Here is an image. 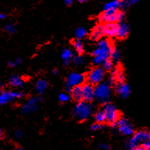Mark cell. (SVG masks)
Masks as SVG:
<instances>
[{
  "mask_svg": "<svg viewBox=\"0 0 150 150\" xmlns=\"http://www.w3.org/2000/svg\"><path fill=\"white\" fill-rule=\"evenodd\" d=\"M117 27H118V23H105L103 25L104 35L109 38L116 37Z\"/></svg>",
  "mask_w": 150,
  "mask_h": 150,
  "instance_id": "5bb4252c",
  "label": "cell"
},
{
  "mask_svg": "<svg viewBox=\"0 0 150 150\" xmlns=\"http://www.w3.org/2000/svg\"><path fill=\"white\" fill-rule=\"evenodd\" d=\"M58 69H54L53 71H52V74L56 75V74H58Z\"/></svg>",
  "mask_w": 150,
  "mask_h": 150,
  "instance_id": "74e56055",
  "label": "cell"
},
{
  "mask_svg": "<svg viewBox=\"0 0 150 150\" xmlns=\"http://www.w3.org/2000/svg\"><path fill=\"white\" fill-rule=\"evenodd\" d=\"M98 148L100 149H103V150H108L110 149V146H108V144H104V143H101L98 146Z\"/></svg>",
  "mask_w": 150,
  "mask_h": 150,
  "instance_id": "836d02e7",
  "label": "cell"
},
{
  "mask_svg": "<svg viewBox=\"0 0 150 150\" xmlns=\"http://www.w3.org/2000/svg\"><path fill=\"white\" fill-rule=\"evenodd\" d=\"M103 35H104V33H103V25L99 24L93 27V29L92 30V32H91V38L93 40H99L103 38Z\"/></svg>",
  "mask_w": 150,
  "mask_h": 150,
  "instance_id": "ac0fdd59",
  "label": "cell"
},
{
  "mask_svg": "<svg viewBox=\"0 0 150 150\" xmlns=\"http://www.w3.org/2000/svg\"><path fill=\"white\" fill-rule=\"evenodd\" d=\"M47 86H48V84H47V81L45 79H39V80L37 82L36 86H35V89H36L37 92L39 94H43L46 91Z\"/></svg>",
  "mask_w": 150,
  "mask_h": 150,
  "instance_id": "ffe728a7",
  "label": "cell"
},
{
  "mask_svg": "<svg viewBox=\"0 0 150 150\" xmlns=\"http://www.w3.org/2000/svg\"><path fill=\"white\" fill-rule=\"evenodd\" d=\"M23 136V133L22 132H21V130H17L16 131V132H15V138L16 139H20L21 137Z\"/></svg>",
  "mask_w": 150,
  "mask_h": 150,
  "instance_id": "e575fe53",
  "label": "cell"
},
{
  "mask_svg": "<svg viewBox=\"0 0 150 150\" xmlns=\"http://www.w3.org/2000/svg\"><path fill=\"white\" fill-rule=\"evenodd\" d=\"M124 1H126V0H124Z\"/></svg>",
  "mask_w": 150,
  "mask_h": 150,
  "instance_id": "b9f144b4",
  "label": "cell"
},
{
  "mask_svg": "<svg viewBox=\"0 0 150 150\" xmlns=\"http://www.w3.org/2000/svg\"><path fill=\"white\" fill-rule=\"evenodd\" d=\"M38 100L36 98H30L27 103H24L21 108L22 113L25 114H30L35 112L38 110Z\"/></svg>",
  "mask_w": 150,
  "mask_h": 150,
  "instance_id": "4fadbf2b",
  "label": "cell"
},
{
  "mask_svg": "<svg viewBox=\"0 0 150 150\" xmlns=\"http://www.w3.org/2000/svg\"><path fill=\"white\" fill-rule=\"evenodd\" d=\"M20 63H21V59L18 58L14 61H10L9 62V65L10 67H16L18 65H20Z\"/></svg>",
  "mask_w": 150,
  "mask_h": 150,
  "instance_id": "1f68e13d",
  "label": "cell"
},
{
  "mask_svg": "<svg viewBox=\"0 0 150 150\" xmlns=\"http://www.w3.org/2000/svg\"><path fill=\"white\" fill-rule=\"evenodd\" d=\"M121 74H123V71H122V69H121V66H116V67L113 68L111 69V76H114L116 79Z\"/></svg>",
  "mask_w": 150,
  "mask_h": 150,
  "instance_id": "4316f807",
  "label": "cell"
},
{
  "mask_svg": "<svg viewBox=\"0 0 150 150\" xmlns=\"http://www.w3.org/2000/svg\"><path fill=\"white\" fill-rule=\"evenodd\" d=\"M125 15L123 10H117V11H103L99 16V20L100 22L105 23H121L125 20Z\"/></svg>",
  "mask_w": 150,
  "mask_h": 150,
  "instance_id": "5b68a950",
  "label": "cell"
},
{
  "mask_svg": "<svg viewBox=\"0 0 150 150\" xmlns=\"http://www.w3.org/2000/svg\"><path fill=\"white\" fill-rule=\"evenodd\" d=\"M94 93H95V98L99 102L102 103H108L111 95L110 84L103 82L96 84V86H94Z\"/></svg>",
  "mask_w": 150,
  "mask_h": 150,
  "instance_id": "277c9868",
  "label": "cell"
},
{
  "mask_svg": "<svg viewBox=\"0 0 150 150\" xmlns=\"http://www.w3.org/2000/svg\"><path fill=\"white\" fill-rule=\"evenodd\" d=\"M24 96L23 92L15 91H2L0 93V106L4 105L17 98H21Z\"/></svg>",
  "mask_w": 150,
  "mask_h": 150,
  "instance_id": "30bf717a",
  "label": "cell"
},
{
  "mask_svg": "<svg viewBox=\"0 0 150 150\" xmlns=\"http://www.w3.org/2000/svg\"><path fill=\"white\" fill-rule=\"evenodd\" d=\"M115 92L121 98L127 99L131 95V87L128 83L125 82L117 83L115 85Z\"/></svg>",
  "mask_w": 150,
  "mask_h": 150,
  "instance_id": "8fae6325",
  "label": "cell"
},
{
  "mask_svg": "<svg viewBox=\"0 0 150 150\" xmlns=\"http://www.w3.org/2000/svg\"><path fill=\"white\" fill-rule=\"evenodd\" d=\"M129 32H130V27L127 23H118L116 38H117L118 39H125L128 37Z\"/></svg>",
  "mask_w": 150,
  "mask_h": 150,
  "instance_id": "2e32d148",
  "label": "cell"
},
{
  "mask_svg": "<svg viewBox=\"0 0 150 150\" xmlns=\"http://www.w3.org/2000/svg\"><path fill=\"white\" fill-rule=\"evenodd\" d=\"M58 100H59L61 102L65 103V102H67V101L69 100V96L67 93H62L59 94V96H58Z\"/></svg>",
  "mask_w": 150,
  "mask_h": 150,
  "instance_id": "4dcf8cb0",
  "label": "cell"
},
{
  "mask_svg": "<svg viewBox=\"0 0 150 150\" xmlns=\"http://www.w3.org/2000/svg\"><path fill=\"white\" fill-rule=\"evenodd\" d=\"M79 2H81V3H83V2H87V1H89V0H77Z\"/></svg>",
  "mask_w": 150,
  "mask_h": 150,
  "instance_id": "f35d334b",
  "label": "cell"
},
{
  "mask_svg": "<svg viewBox=\"0 0 150 150\" xmlns=\"http://www.w3.org/2000/svg\"><path fill=\"white\" fill-rule=\"evenodd\" d=\"M110 58L113 61V62H118L121 60V53L116 47H112L110 52Z\"/></svg>",
  "mask_w": 150,
  "mask_h": 150,
  "instance_id": "7402d4cb",
  "label": "cell"
},
{
  "mask_svg": "<svg viewBox=\"0 0 150 150\" xmlns=\"http://www.w3.org/2000/svg\"><path fill=\"white\" fill-rule=\"evenodd\" d=\"M93 111V106L90 104V102L79 101L75 106L72 110V114L77 120L80 121H84L87 120L92 114Z\"/></svg>",
  "mask_w": 150,
  "mask_h": 150,
  "instance_id": "3957f363",
  "label": "cell"
},
{
  "mask_svg": "<svg viewBox=\"0 0 150 150\" xmlns=\"http://www.w3.org/2000/svg\"><path fill=\"white\" fill-rule=\"evenodd\" d=\"M3 29L6 32L9 33V34H14L15 32L16 31V28L15 27V25L13 24V23H8V24H6L3 27Z\"/></svg>",
  "mask_w": 150,
  "mask_h": 150,
  "instance_id": "83f0119b",
  "label": "cell"
},
{
  "mask_svg": "<svg viewBox=\"0 0 150 150\" xmlns=\"http://www.w3.org/2000/svg\"><path fill=\"white\" fill-rule=\"evenodd\" d=\"M117 127L119 132L125 136H131L134 133V128L128 119L121 117L117 121Z\"/></svg>",
  "mask_w": 150,
  "mask_h": 150,
  "instance_id": "ba28073f",
  "label": "cell"
},
{
  "mask_svg": "<svg viewBox=\"0 0 150 150\" xmlns=\"http://www.w3.org/2000/svg\"><path fill=\"white\" fill-rule=\"evenodd\" d=\"M141 146L142 147L143 150H150V140L143 142L141 145Z\"/></svg>",
  "mask_w": 150,
  "mask_h": 150,
  "instance_id": "d6a6232c",
  "label": "cell"
},
{
  "mask_svg": "<svg viewBox=\"0 0 150 150\" xmlns=\"http://www.w3.org/2000/svg\"><path fill=\"white\" fill-rule=\"evenodd\" d=\"M2 136H3V132H2V129H0V139H2Z\"/></svg>",
  "mask_w": 150,
  "mask_h": 150,
  "instance_id": "ab89813d",
  "label": "cell"
},
{
  "mask_svg": "<svg viewBox=\"0 0 150 150\" xmlns=\"http://www.w3.org/2000/svg\"><path fill=\"white\" fill-rule=\"evenodd\" d=\"M72 97L74 99L76 102L83 100V89H82V85L76 86L72 87L70 90Z\"/></svg>",
  "mask_w": 150,
  "mask_h": 150,
  "instance_id": "e0dca14e",
  "label": "cell"
},
{
  "mask_svg": "<svg viewBox=\"0 0 150 150\" xmlns=\"http://www.w3.org/2000/svg\"><path fill=\"white\" fill-rule=\"evenodd\" d=\"M87 34V30L85 27H78L75 31V36L77 39H82L85 38Z\"/></svg>",
  "mask_w": 150,
  "mask_h": 150,
  "instance_id": "cb8c5ba5",
  "label": "cell"
},
{
  "mask_svg": "<svg viewBox=\"0 0 150 150\" xmlns=\"http://www.w3.org/2000/svg\"><path fill=\"white\" fill-rule=\"evenodd\" d=\"M72 46L74 47L75 51H76L77 54H82L83 52H84V45H83V42L80 40V39H77L76 38V40H73Z\"/></svg>",
  "mask_w": 150,
  "mask_h": 150,
  "instance_id": "603a6c76",
  "label": "cell"
},
{
  "mask_svg": "<svg viewBox=\"0 0 150 150\" xmlns=\"http://www.w3.org/2000/svg\"><path fill=\"white\" fill-rule=\"evenodd\" d=\"M94 119L96 122H98V123H103L104 121H106V116L103 110H102L96 112L94 115Z\"/></svg>",
  "mask_w": 150,
  "mask_h": 150,
  "instance_id": "d4e9b609",
  "label": "cell"
},
{
  "mask_svg": "<svg viewBox=\"0 0 150 150\" xmlns=\"http://www.w3.org/2000/svg\"><path fill=\"white\" fill-rule=\"evenodd\" d=\"M123 0H112L104 4L103 8V11H117L123 9Z\"/></svg>",
  "mask_w": 150,
  "mask_h": 150,
  "instance_id": "9a60e30c",
  "label": "cell"
},
{
  "mask_svg": "<svg viewBox=\"0 0 150 150\" xmlns=\"http://www.w3.org/2000/svg\"><path fill=\"white\" fill-rule=\"evenodd\" d=\"M102 68L104 71H111L114 68V62L110 58L106 59L103 63H102Z\"/></svg>",
  "mask_w": 150,
  "mask_h": 150,
  "instance_id": "484cf974",
  "label": "cell"
},
{
  "mask_svg": "<svg viewBox=\"0 0 150 150\" xmlns=\"http://www.w3.org/2000/svg\"><path fill=\"white\" fill-rule=\"evenodd\" d=\"M61 56H62V58L64 65H65V66H68V65L70 64V60H71V59H72V57H73V53H72V50L71 49H69V48H65V49L62 50Z\"/></svg>",
  "mask_w": 150,
  "mask_h": 150,
  "instance_id": "d6986e66",
  "label": "cell"
},
{
  "mask_svg": "<svg viewBox=\"0 0 150 150\" xmlns=\"http://www.w3.org/2000/svg\"><path fill=\"white\" fill-rule=\"evenodd\" d=\"M6 17V15L3 13H0V20H3Z\"/></svg>",
  "mask_w": 150,
  "mask_h": 150,
  "instance_id": "8d00e7d4",
  "label": "cell"
},
{
  "mask_svg": "<svg viewBox=\"0 0 150 150\" xmlns=\"http://www.w3.org/2000/svg\"><path fill=\"white\" fill-rule=\"evenodd\" d=\"M72 61H73L75 65H81L84 63L85 60H84V58L81 54H78V55H75V56L72 57Z\"/></svg>",
  "mask_w": 150,
  "mask_h": 150,
  "instance_id": "f1b7e54d",
  "label": "cell"
},
{
  "mask_svg": "<svg viewBox=\"0 0 150 150\" xmlns=\"http://www.w3.org/2000/svg\"><path fill=\"white\" fill-rule=\"evenodd\" d=\"M9 83L13 86L21 87L24 84V81H23L22 77H20L18 75H13V76H12L10 77V79H9Z\"/></svg>",
  "mask_w": 150,
  "mask_h": 150,
  "instance_id": "44dd1931",
  "label": "cell"
},
{
  "mask_svg": "<svg viewBox=\"0 0 150 150\" xmlns=\"http://www.w3.org/2000/svg\"><path fill=\"white\" fill-rule=\"evenodd\" d=\"M85 81V76L83 74L78 73V72H72L70 73L66 79L65 88L66 90L70 91L71 89L76 86L82 85Z\"/></svg>",
  "mask_w": 150,
  "mask_h": 150,
  "instance_id": "9c48e42d",
  "label": "cell"
},
{
  "mask_svg": "<svg viewBox=\"0 0 150 150\" xmlns=\"http://www.w3.org/2000/svg\"><path fill=\"white\" fill-rule=\"evenodd\" d=\"M104 127H105V125H104L103 123H98V122H96V123L93 124L92 125L90 126V130L98 131L104 128Z\"/></svg>",
  "mask_w": 150,
  "mask_h": 150,
  "instance_id": "f546056e",
  "label": "cell"
},
{
  "mask_svg": "<svg viewBox=\"0 0 150 150\" xmlns=\"http://www.w3.org/2000/svg\"><path fill=\"white\" fill-rule=\"evenodd\" d=\"M73 2H74V0H64L65 4L67 5V6H71L73 3Z\"/></svg>",
  "mask_w": 150,
  "mask_h": 150,
  "instance_id": "d590c367",
  "label": "cell"
},
{
  "mask_svg": "<svg viewBox=\"0 0 150 150\" xmlns=\"http://www.w3.org/2000/svg\"><path fill=\"white\" fill-rule=\"evenodd\" d=\"M150 140V131L142 130L134 132L125 143L126 149L136 150L143 142Z\"/></svg>",
  "mask_w": 150,
  "mask_h": 150,
  "instance_id": "7a4b0ae2",
  "label": "cell"
},
{
  "mask_svg": "<svg viewBox=\"0 0 150 150\" xmlns=\"http://www.w3.org/2000/svg\"><path fill=\"white\" fill-rule=\"evenodd\" d=\"M111 45L109 40L106 39H100L97 44V47L93 50L92 55L93 63L95 65H102V63L108 58H110V52L111 50Z\"/></svg>",
  "mask_w": 150,
  "mask_h": 150,
  "instance_id": "6da1fadb",
  "label": "cell"
},
{
  "mask_svg": "<svg viewBox=\"0 0 150 150\" xmlns=\"http://www.w3.org/2000/svg\"><path fill=\"white\" fill-rule=\"evenodd\" d=\"M83 89V100L86 102H90L95 98L94 86L93 84L88 83L82 85Z\"/></svg>",
  "mask_w": 150,
  "mask_h": 150,
  "instance_id": "7c38bea8",
  "label": "cell"
},
{
  "mask_svg": "<svg viewBox=\"0 0 150 150\" xmlns=\"http://www.w3.org/2000/svg\"><path fill=\"white\" fill-rule=\"evenodd\" d=\"M104 70L101 67H95L90 70L87 74L86 79L88 83H91L93 85H96L98 83H101L104 78Z\"/></svg>",
  "mask_w": 150,
  "mask_h": 150,
  "instance_id": "52a82bcc",
  "label": "cell"
},
{
  "mask_svg": "<svg viewBox=\"0 0 150 150\" xmlns=\"http://www.w3.org/2000/svg\"><path fill=\"white\" fill-rule=\"evenodd\" d=\"M2 92V90H1V87H0V93Z\"/></svg>",
  "mask_w": 150,
  "mask_h": 150,
  "instance_id": "60d3db41",
  "label": "cell"
},
{
  "mask_svg": "<svg viewBox=\"0 0 150 150\" xmlns=\"http://www.w3.org/2000/svg\"><path fill=\"white\" fill-rule=\"evenodd\" d=\"M103 110L106 116V121H108L113 128L117 127V121L120 118V113L114 105L110 103H105Z\"/></svg>",
  "mask_w": 150,
  "mask_h": 150,
  "instance_id": "8992f818",
  "label": "cell"
}]
</instances>
